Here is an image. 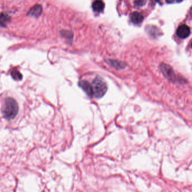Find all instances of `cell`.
<instances>
[{
	"label": "cell",
	"instance_id": "obj_4",
	"mask_svg": "<svg viewBox=\"0 0 192 192\" xmlns=\"http://www.w3.org/2000/svg\"><path fill=\"white\" fill-rule=\"evenodd\" d=\"M177 35L180 38H185L188 37L190 33V30L188 26L183 24L178 27L176 31Z\"/></svg>",
	"mask_w": 192,
	"mask_h": 192
},
{
	"label": "cell",
	"instance_id": "obj_9",
	"mask_svg": "<svg viewBox=\"0 0 192 192\" xmlns=\"http://www.w3.org/2000/svg\"><path fill=\"white\" fill-rule=\"evenodd\" d=\"M108 63L110 65H111L114 68L116 69H123L126 67V64L123 62L121 61H118L116 60H109Z\"/></svg>",
	"mask_w": 192,
	"mask_h": 192
},
{
	"label": "cell",
	"instance_id": "obj_6",
	"mask_svg": "<svg viewBox=\"0 0 192 192\" xmlns=\"http://www.w3.org/2000/svg\"><path fill=\"white\" fill-rule=\"evenodd\" d=\"M130 19L132 23L138 25L143 22L144 16L138 12H134L130 16Z\"/></svg>",
	"mask_w": 192,
	"mask_h": 192
},
{
	"label": "cell",
	"instance_id": "obj_7",
	"mask_svg": "<svg viewBox=\"0 0 192 192\" xmlns=\"http://www.w3.org/2000/svg\"><path fill=\"white\" fill-rule=\"evenodd\" d=\"M92 7L95 12H100L103 11L105 4L102 0H95L93 4Z\"/></svg>",
	"mask_w": 192,
	"mask_h": 192
},
{
	"label": "cell",
	"instance_id": "obj_11",
	"mask_svg": "<svg viewBox=\"0 0 192 192\" xmlns=\"http://www.w3.org/2000/svg\"><path fill=\"white\" fill-rule=\"evenodd\" d=\"M146 3L145 0H135V4L137 6H143Z\"/></svg>",
	"mask_w": 192,
	"mask_h": 192
},
{
	"label": "cell",
	"instance_id": "obj_5",
	"mask_svg": "<svg viewBox=\"0 0 192 192\" xmlns=\"http://www.w3.org/2000/svg\"><path fill=\"white\" fill-rule=\"evenodd\" d=\"M79 86L82 89V90L86 93L89 96H90V98L93 97L92 86L89 82L85 80L81 81L79 82Z\"/></svg>",
	"mask_w": 192,
	"mask_h": 192
},
{
	"label": "cell",
	"instance_id": "obj_2",
	"mask_svg": "<svg viewBox=\"0 0 192 192\" xmlns=\"http://www.w3.org/2000/svg\"><path fill=\"white\" fill-rule=\"evenodd\" d=\"M91 86L93 96L95 98H102L106 94L107 86L105 81L101 77L97 76L93 81Z\"/></svg>",
	"mask_w": 192,
	"mask_h": 192
},
{
	"label": "cell",
	"instance_id": "obj_12",
	"mask_svg": "<svg viewBox=\"0 0 192 192\" xmlns=\"http://www.w3.org/2000/svg\"><path fill=\"white\" fill-rule=\"evenodd\" d=\"M7 20H8V18H6V16L5 15L0 16V24L1 25H2V24L5 25V24L6 23Z\"/></svg>",
	"mask_w": 192,
	"mask_h": 192
},
{
	"label": "cell",
	"instance_id": "obj_1",
	"mask_svg": "<svg viewBox=\"0 0 192 192\" xmlns=\"http://www.w3.org/2000/svg\"><path fill=\"white\" fill-rule=\"evenodd\" d=\"M2 113L6 120H12L18 113V105L14 99L6 98L2 108Z\"/></svg>",
	"mask_w": 192,
	"mask_h": 192
},
{
	"label": "cell",
	"instance_id": "obj_8",
	"mask_svg": "<svg viewBox=\"0 0 192 192\" xmlns=\"http://www.w3.org/2000/svg\"><path fill=\"white\" fill-rule=\"evenodd\" d=\"M42 12V7L40 5H36L32 8L29 12L28 15L38 17L41 15Z\"/></svg>",
	"mask_w": 192,
	"mask_h": 192
},
{
	"label": "cell",
	"instance_id": "obj_3",
	"mask_svg": "<svg viewBox=\"0 0 192 192\" xmlns=\"http://www.w3.org/2000/svg\"><path fill=\"white\" fill-rule=\"evenodd\" d=\"M161 68L163 74L166 77L167 79H169L171 81L175 82L176 80V76L175 74L173 68L169 65L166 64L162 63L161 65Z\"/></svg>",
	"mask_w": 192,
	"mask_h": 192
},
{
	"label": "cell",
	"instance_id": "obj_10",
	"mask_svg": "<svg viewBox=\"0 0 192 192\" xmlns=\"http://www.w3.org/2000/svg\"><path fill=\"white\" fill-rule=\"evenodd\" d=\"M11 75L13 79L16 81H19L22 79V74L17 70H14L11 73Z\"/></svg>",
	"mask_w": 192,
	"mask_h": 192
},
{
	"label": "cell",
	"instance_id": "obj_13",
	"mask_svg": "<svg viewBox=\"0 0 192 192\" xmlns=\"http://www.w3.org/2000/svg\"><path fill=\"white\" fill-rule=\"evenodd\" d=\"M168 4H177L181 2L183 0H166Z\"/></svg>",
	"mask_w": 192,
	"mask_h": 192
}]
</instances>
